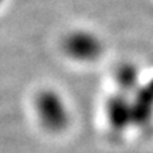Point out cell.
Segmentation results:
<instances>
[{
	"label": "cell",
	"instance_id": "6da1fadb",
	"mask_svg": "<svg viewBox=\"0 0 153 153\" xmlns=\"http://www.w3.org/2000/svg\"><path fill=\"white\" fill-rule=\"evenodd\" d=\"M64 51L78 61H92L102 53V43L87 30L72 31L64 40Z\"/></svg>",
	"mask_w": 153,
	"mask_h": 153
},
{
	"label": "cell",
	"instance_id": "5b68a950",
	"mask_svg": "<svg viewBox=\"0 0 153 153\" xmlns=\"http://www.w3.org/2000/svg\"><path fill=\"white\" fill-rule=\"evenodd\" d=\"M118 79L125 89H131L136 81V71L132 65H123L118 72Z\"/></svg>",
	"mask_w": 153,
	"mask_h": 153
},
{
	"label": "cell",
	"instance_id": "3957f363",
	"mask_svg": "<svg viewBox=\"0 0 153 153\" xmlns=\"http://www.w3.org/2000/svg\"><path fill=\"white\" fill-rule=\"evenodd\" d=\"M132 108H133V120L136 123L143 125L150 120V115L153 111V79L139 91Z\"/></svg>",
	"mask_w": 153,
	"mask_h": 153
},
{
	"label": "cell",
	"instance_id": "277c9868",
	"mask_svg": "<svg viewBox=\"0 0 153 153\" xmlns=\"http://www.w3.org/2000/svg\"><path fill=\"white\" fill-rule=\"evenodd\" d=\"M109 120L115 129H122L131 120H133V108H131L125 98L115 97L109 102Z\"/></svg>",
	"mask_w": 153,
	"mask_h": 153
},
{
	"label": "cell",
	"instance_id": "7a4b0ae2",
	"mask_svg": "<svg viewBox=\"0 0 153 153\" xmlns=\"http://www.w3.org/2000/svg\"><path fill=\"white\" fill-rule=\"evenodd\" d=\"M38 112L44 125L50 129H60L65 125L67 114L61 99L53 92H44L38 98Z\"/></svg>",
	"mask_w": 153,
	"mask_h": 153
}]
</instances>
